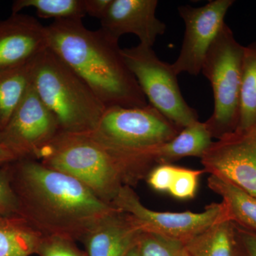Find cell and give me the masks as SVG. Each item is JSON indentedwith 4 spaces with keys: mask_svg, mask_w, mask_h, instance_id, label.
Wrapping results in <instances>:
<instances>
[{
    "mask_svg": "<svg viewBox=\"0 0 256 256\" xmlns=\"http://www.w3.org/2000/svg\"><path fill=\"white\" fill-rule=\"evenodd\" d=\"M142 234L129 215L118 210L96 224L82 242L88 256H126Z\"/></svg>",
    "mask_w": 256,
    "mask_h": 256,
    "instance_id": "5bb4252c",
    "label": "cell"
},
{
    "mask_svg": "<svg viewBox=\"0 0 256 256\" xmlns=\"http://www.w3.org/2000/svg\"><path fill=\"white\" fill-rule=\"evenodd\" d=\"M232 0H213L198 8L183 5L178 12L185 24L184 36L178 58L172 64L176 75L198 76L210 45L225 22Z\"/></svg>",
    "mask_w": 256,
    "mask_h": 256,
    "instance_id": "30bf717a",
    "label": "cell"
},
{
    "mask_svg": "<svg viewBox=\"0 0 256 256\" xmlns=\"http://www.w3.org/2000/svg\"><path fill=\"white\" fill-rule=\"evenodd\" d=\"M0 217H2V216H0Z\"/></svg>",
    "mask_w": 256,
    "mask_h": 256,
    "instance_id": "1f68e13d",
    "label": "cell"
},
{
    "mask_svg": "<svg viewBox=\"0 0 256 256\" xmlns=\"http://www.w3.org/2000/svg\"><path fill=\"white\" fill-rule=\"evenodd\" d=\"M140 256H190L184 242L150 233L140 238Z\"/></svg>",
    "mask_w": 256,
    "mask_h": 256,
    "instance_id": "7402d4cb",
    "label": "cell"
},
{
    "mask_svg": "<svg viewBox=\"0 0 256 256\" xmlns=\"http://www.w3.org/2000/svg\"><path fill=\"white\" fill-rule=\"evenodd\" d=\"M204 171L256 197V129L234 131L212 143L201 158Z\"/></svg>",
    "mask_w": 256,
    "mask_h": 256,
    "instance_id": "8fae6325",
    "label": "cell"
},
{
    "mask_svg": "<svg viewBox=\"0 0 256 256\" xmlns=\"http://www.w3.org/2000/svg\"><path fill=\"white\" fill-rule=\"evenodd\" d=\"M158 5V0H112L100 20V30L118 42L122 35L132 34L139 38L140 44L152 47L166 28L156 16Z\"/></svg>",
    "mask_w": 256,
    "mask_h": 256,
    "instance_id": "7c38bea8",
    "label": "cell"
},
{
    "mask_svg": "<svg viewBox=\"0 0 256 256\" xmlns=\"http://www.w3.org/2000/svg\"><path fill=\"white\" fill-rule=\"evenodd\" d=\"M0 143H1V136H0Z\"/></svg>",
    "mask_w": 256,
    "mask_h": 256,
    "instance_id": "4dcf8cb0",
    "label": "cell"
},
{
    "mask_svg": "<svg viewBox=\"0 0 256 256\" xmlns=\"http://www.w3.org/2000/svg\"><path fill=\"white\" fill-rule=\"evenodd\" d=\"M38 256H88L75 240L60 236H42L37 248Z\"/></svg>",
    "mask_w": 256,
    "mask_h": 256,
    "instance_id": "cb8c5ba5",
    "label": "cell"
},
{
    "mask_svg": "<svg viewBox=\"0 0 256 256\" xmlns=\"http://www.w3.org/2000/svg\"><path fill=\"white\" fill-rule=\"evenodd\" d=\"M32 84L62 132H92L107 108L82 77L50 48L35 60Z\"/></svg>",
    "mask_w": 256,
    "mask_h": 256,
    "instance_id": "5b68a950",
    "label": "cell"
},
{
    "mask_svg": "<svg viewBox=\"0 0 256 256\" xmlns=\"http://www.w3.org/2000/svg\"><path fill=\"white\" fill-rule=\"evenodd\" d=\"M244 55V48L225 24L202 64V73L210 80L214 98L213 114L204 122L217 139L238 126Z\"/></svg>",
    "mask_w": 256,
    "mask_h": 256,
    "instance_id": "8992f818",
    "label": "cell"
},
{
    "mask_svg": "<svg viewBox=\"0 0 256 256\" xmlns=\"http://www.w3.org/2000/svg\"><path fill=\"white\" fill-rule=\"evenodd\" d=\"M138 244H139V242H138ZM138 244L136 246L133 247L126 256H140L139 245H138Z\"/></svg>",
    "mask_w": 256,
    "mask_h": 256,
    "instance_id": "f546056e",
    "label": "cell"
},
{
    "mask_svg": "<svg viewBox=\"0 0 256 256\" xmlns=\"http://www.w3.org/2000/svg\"><path fill=\"white\" fill-rule=\"evenodd\" d=\"M42 237L22 217H0V256L36 254Z\"/></svg>",
    "mask_w": 256,
    "mask_h": 256,
    "instance_id": "d6986e66",
    "label": "cell"
},
{
    "mask_svg": "<svg viewBox=\"0 0 256 256\" xmlns=\"http://www.w3.org/2000/svg\"><path fill=\"white\" fill-rule=\"evenodd\" d=\"M50 50L80 76L106 108L149 104L122 55L119 42L82 20H55L46 26Z\"/></svg>",
    "mask_w": 256,
    "mask_h": 256,
    "instance_id": "7a4b0ae2",
    "label": "cell"
},
{
    "mask_svg": "<svg viewBox=\"0 0 256 256\" xmlns=\"http://www.w3.org/2000/svg\"><path fill=\"white\" fill-rule=\"evenodd\" d=\"M184 244L190 256H237L235 224L220 220Z\"/></svg>",
    "mask_w": 256,
    "mask_h": 256,
    "instance_id": "ac0fdd59",
    "label": "cell"
},
{
    "mask_svg": "<svg viewBox=\"0 0 256 256\" xmlns=\"http://www.w3.org/2000/svg\"><path fill=\"white\" fill-rule=\"evenodd\" d=\"M36 160L78 180L109 204L122 186L131 185L124 161L89 133L60 132Z\"/></svg>",
    "mask_w": 256,
    "mask_h": 256,
    "instance_id": "3957f363",
    "label": "cell"
},
{
    "mask_svg": "<svg viewBox=\"0 0 256 256\" xmlns=\"http://www.w3.org/2000/svg\"><path fill=\"white\" fill-rule=\"evenodd\" d=\"M112 205L129 215L142 233L156 234L184 242L217 222L229 220L223 202L208 205L204 212L200 213L150 210L142 204L137 194L128 185L121 188Z\"/></svg>",
    "mask_w": 256,
    "mask_h": 256,
    "instance_id": "ba28073f",
    "label": "cell"
},
{
    "mask_svg": "<svg viewBox=\"0 0 256 256\" xmlns=\"http://www.w3.org/2000/svg\"><path fill=\"white\" fill-rule=\"evenodd\" d=\"M16 160H18L16 156L11 151L6 149L4 146H0V165L3 166V165L16 161Z\"/></svg>",
    "mask_w": 256,
    "mask_h": 256,
    "instance_id": "f1b7e54d",
    "label": "cell"
},
{
    "mask_svg": "<svg viewBox=\"0 0 256 256\" xmlns=\"http://www.w3.org/2000/svg\"><path fill=\"white\" fill-rule=\"evenodd\" d=\"M34 8L41 18L55 20H82L86 15L84 0H16L12 6V14L25 8Z\"/></svg>",
    "mask_w": 256,
    "mask_h": 256,
    "instance_id": "44dd1931",
    "label": "cell"
},
{
    "mask_svg": "<svg viewBox=\"0 0 256 256\" xmlns=\"http://www.w3.org/2000/svg\"><path fill=\"white\" fill-rule=\"evenodd\" d=\"M122 55L149 104L180 129L198 120L196 110L184 98L172 64L160 60L152 47L139 44L122 48Z\"/></svg>",
    "mask_w": 256,
    "mask_h": 256,
    "instance_id": "52a82bcc",
    "label": "cell"
},
{
    "mask_svg": "<svg viewBox=\"0 0 256 256\" xmlns=\"http://www.w3.org/2000/svg\"><path fill=\"white\" fill-rule=\"evenodd\" d=\"M208 186L220 195L229 220L234 224L256 232V197L224 178L210 175Z\"/></svg>",
    "mask_w": 256,
    "mask_h": 256,
    "instance_id": "2e32d148",
    "label": "cell"
},
{
    "mask_svg": "<svg viewBox=\"0 0 256 256\" xmlns=\"http://www.w3.org/2000/svg\"><path fill=\"white\" fill-rule=\"evenodd\" d=\"M112 0H84L86 14L102 20L110 8Z\"/></svg>",
    "mask_w": 256,
    "mask_h": 256,
    "instance_id": "83f0119b",
    "label": "cell"
},
{
    "mask_svg": "<svg viewBox=\"0 0 256 256\" xmlns=\"http://www.w3.org/2000/svg\"><path fill=\"white\" fill-rule=\"evenodd\" d=\"M60 132L58 120L42 102L32 82L6 127L0 132V146L11 151L18 160H36L41 150Z\"/></svg>",
    "mask_w": 256,
    "mask_h": 256,
    "instance_id": "9c48e42d",
    "label": "cell"
},
{
    "mask_svg": "<svg viewBox=\"0 0 256 256\" xmlns=\"http://www.w3.org/2000/svg\"><path fill=\"white\" fill-rule=\"evenodd\" d=\"M0 216H20V202L12 184L10 163L0 169Z\"/></svg>",
    "mask_w": 256,
    "mask_h": 256,
    "instance_id": "d4e9b609",
    "label": "cell"
},
{
    "mask_svg": "<svg viewBox=\"0 0 256 256\" xmlns=\"http://www.w3.org/2000/svg\"><path fill=\"white\" fill-rule=\"evenodd\" d=\"M178 166L161 164L154 166L146 175V182L152 190L168 192L174 180Z\"/></svg>",
    "mask_w": 256,
    "mask_h": 256,
    "instance_id": "484cf974",
    "label": "cell"
},
{
    "mask_svg": "<svg viewBox=\"0 0 256 256\" xmlns=\"http://www.w3.org/2000/svg\"><path fill=\"white\" fill-rule=\"evenodd\" d=\"M181 130L148 104L107 108L97 127L88 133L122 159L131 180L136 183L153 168L144 158L146 152L171 140Z\"/></svg>",
    "mask_w": 256,
    "mask_h": 256,
    "instance_id": "277c9868",
    "label": "cell"
},
{
    "mask_svg": "<svg viewBox=\"0 0 256 256\" xmlns=\"http://www.w3.org/2000/svg\"><path fill=\"white\" fill-rule=\"evenodd\" d=\"M48 48L46 26L28 15L0 21V69L30 63Z\"/></svg>",
    "mask_w": 256,
    "mask_h": 256,
    "instance_id": "4fadbf2b",
    "label": "cell"
},
{
    "mask_svg": "<svg viewBox=\"0 0 256 256\" xmlns=\"http://www.w3.org/2000/svg\"><path fill=\"white\" fill-rule=\"evenodd\" d=\"M20 216L42 236L80 240L118 210L78 180L31 158L10 163Z\"/></svg>",
    "mask_w": 256,
    "mask_h": 256,
    "instance_id": "6da1fadb",
    "label": "cell"
},
{
    "mask_svg": "<svg viewBox=\"0 0 256 256\" xmlns=\"http://www.w3.org/2000/svg\"><path fill=\"white\" fill-rule=\"evenodd\" d=\"M237 256H256V232L235 224Z\"/></svg>",
    "mask_w": 256,
    "mask_h": 256,
    "instance_id": "4316f807",
    "label": "cell"
},
{
    "mask_svg": "<svg viewBox=\"0 0 256 256\" xmlns=\"http://www.w3.org/2000/svg\"><path fill=\"white\" fill-rule=\"evenodd\" d=\"M256 129V46H252L244 48L238 122L236 130L246 132Z\"/></svg>",
    "mask_w": 256,
    "mask_h": 256,
    "instance_id": "ffe728a7",
    "label": "cell"
},
{
    "mask_svg": "<svg viewBox=\"0 0 256 256\" xmlns=\"http://www.w3.org/2000/svg\"><path fill=\"white\" fill-rule=\"evenodd\" d=\"M206 124L200 121L183 128L171 140L152 148L144 158L152 166L154 164H171L188 156L201 159L214 141Z\"/></svg>",
    "mask_w": 256,
    "mask_h": 256,
    "instance_id": "9a60e30c",
    "label": "cell"
},
{
    "mask_svg": "<svg viewBox=\"0 0 256 256\" xmlns=\"http://www.w3.org/2000/svg\"><path fill=\"white\" fill-rule=\"evenodd\" d=\"M204 173H205L204 170H192L178 166L168 193L178 200L194 198L196 195L200 176Z\"/></svg>",
    "mask_w": 256,
    "mask_h": 256,
    "instance_id": "603a6c76",
    "label": "cell"
},
{
    "mask_svg": "<svg viewBox=\"0 0 256 256\" xmlns=\"http://www.w3.org/2000/svg\"><path fill=\"white\" fill-rule=\"evenodd\" d=\"M35 60L18 66L0 69V132L32 84Z\"/></svg>",
    "mask_w": 256,
    "mask_h": 256,
    "instance_id": "e0dca14e",
    "label": "cell"
}]
</instances>
